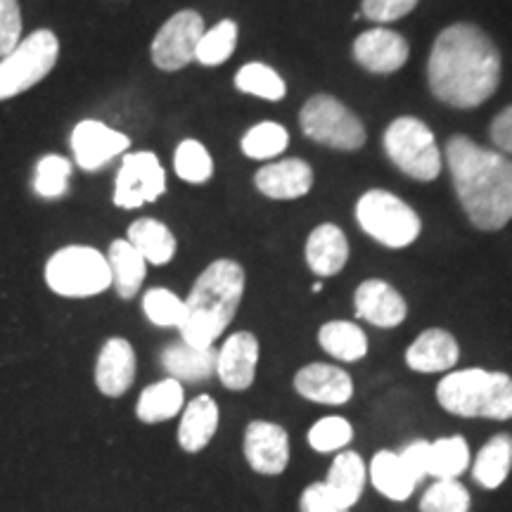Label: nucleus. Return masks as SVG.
Listing matches in <instances>:
<instances>
[{
	"instance_id": "nucleus-25",
	"label": "nucleus",
	"mask_w": 512,
	"mask_h": 512,
	"mask_svg": "<svg viewBox=\"0 0 512 512\" xmlns=\"http://www.w3.org/2000/svg\"><path fill=\"white\" fill-rule=\"evenodd\" d=\"M370 482L382 496L392 501H408L413 496L418 479L411 475L401 453L380 451L370 460Z\"/></svg>"
},
{
	"instance_id": "nucleus-6",
	"label": "nucleus",
	"mask_w": 512,
	"mask_h": 512,
	"mask_svg": "<svg viewBox=\"0 0 512 512\" xmlns=\"http://www.w3.org/2000/svg\"><path fill=\"white\" fill-rule=\"evenodd\" d=\"M384 152L396 169L415 181H434L441 174V152L432 128L415 117H399L387 126Z\"/></svg>"
},
{
	"instance_id": "nucleus-11",
	"label": "nucleus",
	"mask_w": 512,
	"mask_h": 512,
	"mask_svg": "<svg viewBox=\"0 0 512 512\" xmlns=\"http://www.w3.org/2000/svg\"><path fill=\"white\" fill-rule=\"evenodd\" d=\"M204 34V19L195 10L176 12L152 41V62L162 72H178L195 60L197 43Z\"/></svg>"
},
{
	"instance_id": "nucleus-14",
	"label": "nucleus",
	"mask_w": 512,
	"mask_h": 512,
	"mask_svg": "<svg viewBox=\"0 0 512 512\" xmlns=\"http://www.w3.org/2000/svg\"><path fill=\"white\" fill-rule=\"evenodd\" d=\"M128 145H131L128 136L114 131L102 121H81L72 133L74 159L83 171L102 169L110 159L126 152Z\"/></svg>"
},
{
	"instance_id": "nucleus-37",
	"label": "nucleus",
	"mask_w": 512,
	"mask_h": 512,
	"mask_svg": "<svg viewBox=\"0 0 512 512\" xmlns=\"http://www.w3.org/2000/svg\"><path fill=\"white\" fill-rule=\"evenodd\" d=\"M422 512H467L470 494L458 479H437L420 501Z\"/></svg>"
},
{
	"instance_id": "nucleus-7",
	"label": "nucleus",
	"mask_w": 512,
	"mask_h": 512,
	"mask_svg": "<svg viewBox=\"0 0 512 512\" xmlns=\"http://www.w3.org/2000/svg\"><path fill=\"white\" fill-rule=\"evenodd\" d=\"M46 283L60 297H95L112 287V271L98 249L72 245L50 256Z\"/></svg>"
},
{
	"instance_id": "nucleus-28",
	"label": "nucleus",
	"mask_w": 512,
	"mask_h": 512,
	"mask_svg": "<svg viewBox=\"0 0 512 512\" xmlns=\"http://www.w3.org/2000/svg\"><path fill=\"white\" fill-rule=\"evenodd\" d=\"M320 347L335 356L337 361L354 363L361 361L368 354V337L366 332L349 320H330L318 332Z\"/></svg>"
},
{
	"instance_id": "nucleus-15",
	"label": "nucleus",
	"mask_w": 512,
	"mask_h": 512,
	"mask_svg": "<svg viewBox=\"0 0 512 512\" xmlns=\"http://www.w3.org/2000/svg\"><path fill=\"white\" fill-rule=\"evenodd\" d=\"M408 41L392 29L375 27L354 41V60L373 74H394L408 62Z\"/></svg>"
},
{
	"instance_id": "nucleus-1",
	"label": "nucleus",
	"mask_w": 512,
	"mask_h": 512,
	"mask_svg": "<svg viewBox=\"0 0 512 512\" xmlns=\"http://www.w3.org/2000/svg\"><path fill=\"white\" fill-rule=\"evenodd\" d=\"M501 53L475 24H451L434 41L427 81L434 98L458 110H472L496 93L501 83Z\"/></svg>"
},
{
	"instance_id": "nucleus-8",
	"label": "nucleus",
	"mask_w": 512,
	"mask_h": 512,
	"mask_svg": "<svg viewBox=\"0 0 512 512\" xmlns=\"http://www.w3.org/2000/svg\"><path fill=\"white\" fill-rule=\"evenodd\" d=\"M60 57V41L50 29H38L0 60V100L29 91L53 72Z\"/></svg>"
},
{
	"instance_id": "nucleus-43",
	"label": "nucleus",
	"mask_w": 512,
	"mask_h": 512,
	"mask_svg": "<svg viewBox=\"0 0 512 512\" xmlns=\"http://www.w3.org/2000/svg\"><path fill=\"white\" fill-rule=\"evenodd\" d=\"M491 140H494L498 152L512 155V105L505 107L491 124Z\"/></svg>"
},
{
	"instance_id": "nucleus-30",
	"label": "nucleus",
	"mask_w": 512,
	"mask_h": 512,
	"mask_svg": "<svg viewBox=\"0 0 512 512\" xmlns=\"http://www.w3.org/2000/svg\"><path fill=\"white\" fill-rule=\"evenodd\" d=\"M512 467V437L510 434H496L484 444L475 460V482L484 489H498L510 475Z\"/></svg>"
},
{
	"instance_id": "nucleus-41",
	"label": "nucleus",
	"mask_w": 512,
	"mask_h": 512,
	"mask_svg": "<svg viewBox=\"0 0 512 512\" xmlns=\"http://www.w3.org/2000/svg\"><path fill=\"white\" fill-rule=\"evenodd\" d=\"M418 3L420 0H363L361 15H366L377 24H387L406 17L408 12L415 10Z\"/></svg>"
},
{
	"instance_id": "nucleus-42",
	"label": "nucleus",
	"mask_w": 512,
	"mask_h": 512,
	"mask_svg": "<svg viewBox=\"0 0 512 512\" xmlns=\"http://www.w3.org/2000/svg\"><path fill=\"white\" fill-rule=\"evenodd\" d=\"M299 510L302 512H349L330 496V491L325 489L323 482L306 486L302 501H299Z\"/></svg>"
},
{
	"instance_id": "nucleus-44",
	"label": "nucleus",
	"mask_w": 512,
	"mask_h": 512,
	"mask_svg": "<svg viewBox=\"0 0 512 512\" xmlns=\"http://www.w3.org/2000/svg\"><path fill=\"white\" fill-rule=\"evenodd\" d=\"M427 446H430V441H413V444H408L406 448H403L401 458L403 463H406L408 470H411V475L418 479L427 477L425 472V465H427Z\"/></svg>"
},
{
	"instance_id": "nucleus-16",
	"label": "nucleus",
	"mask_w": 512,
	"mask_h": 512,
	"mask_svg": "<svg viewBox=\"0 0 512 512\" xmlns=\"http://www.w3.org/2000/svg\"><path fill=\"white\" fill-rule=\"evenodd\" d=\"M354 306L356 316L368 320L375 328H396L408 316L406 299L380 278H370L366 283L358 285Z\"/></svg>"
},
{
	"instance_id": "nucleus-2",
	"label": "nucleus",
	"mask_w": 512,
	"mask_h": 512,
	"mask_svg": "<svg viewBox=\"0 0 512 512\" xmlns=\"http://www.w3.org/2000/svg\"><path fill=\"white\" fill-rule=\"evenodd\" d=\"M446 166L467 219L479 230H501L512 221V159L467 136L446 143Z\"/></svg>"
},
{
	"instance_id": "nucleus-20",
	"label": "nucleus",
	"mask_w": 512,
	"mask_h": 512,
	"mask_svg": "<svg viewBox=\"0 0 512 512\" xmlns=\"http://www.w3.org/2000/svg\"><path fill=\"white\" fill-rule=\"evenodd\" d=\"M460 347L451 332L425 330L406 351L408 368L415 373H446L458 363Z\"/></svg>"
},
{
	"instance_id": "nucleus-33",
	"label": "nucleus",
	"mask_w": 512,
	"mask_h": 512,
	"mask_svg": "<svg viewBox=\"0 0 512 512\" xmlns=\"http://www.w3.org/2000/svg\"><path fill=\"white\" fill-rule=\"evenodd\" d=\"M235 86H238L240 93L271 102L283 100L287 93L283 76L275 72L273 67L261 62H249L245 67H240L238 74H235Z\"/></svg>"
},
{
	"instance_id": "nucleus-21",
	"label": "nucleus",
	"mask_w": 512,
	"mask_h": 512,
	"mask_svg": "<svg viewBox=\"0 0 512 512\" xmlns=\"http://www.w3.org/2000/svg\"><path fill=\"white\" fill-rule=\"evenodd\" d=\"M349 261V242L335 223H320L306 240V264L320 278L337 275Z\"/></svg>"
},
{
	"instance_id": "nucleus-23",
	"label": "nucleus",
	"mask_w": 512,
	"mask_h": 512,
	"mask_svg": "<svg viewBox=\"0 0 512 512\" xmlns=\"http://www.w3.org/2000/svg\"><path fill=\"white\" fill-rule=\"evenodd\" d=\"M162 366L178 382H204L216 373V349H197L181 339L162 351Z\"/></svg>"
},
{
	"instance_id": "nucleus-24",
	"label": "nucleus",
	"mask_w": 512,
	"mask_h": 512,
	"mask_svg": "<svg viewBox=\"0 0 512 512\" xmlns=\"http://www.w3.org/2000/svg\"><path fill=\"white\" fill-rule=\"evenodd\" d=\"M323 484L342 508L351 510L361 498L363 486H366V463L356 451L337 453Z\"/></svg>"
},
{
	"instance_id": "nucleus-19",
	"label": "nucleus",
	"mask_w": 512,
	"mask_h": 512,
	"mask_svg": "<svg viewBox=\"0 0 512 512\" xmlns=\"http://www.w3.org/2000/svg\"><path fill=\"white\" fill-rule=\"evenodd\" d=\"M136 380V351L121 337L107 339L95 366V384L105 396H121Z\"/></svg>"
},
{
	"instance_id": "nucleus-18",
	"label": "nucleus",
	"mask_w": 512,
	"mask_h": 512,
	"mask_svg": "<svg viewBox=\"0 0 512 512\" xmlns=\"http://www.w3.org/2000/svg\"><path fill=\"white\" fill-rule=\"evenodd\" d=\"M294 389L304 399L325 403V406H342L354 396V382L342 368L328 363H311L294 375Z\"/></svg>"
},
{
	"instance_id": "nucleus-27",
	"label": "nucleus",
	"mask_w": 512,
	"mask_h": 512,
	"mask_svg": "<svg viewBox=\"0 0 512 512\" xmlns=\"http://www.w3.org/2000/svg\"><path fill=\"white\" fill-rule=\"evenodd\" d=\"M112 271V285L121 299H133L145 280L147 261L128 240H114L107 254Z\"/></svg>"
},
{
	"instance_id": "nucleus-38",
	"label": "nucleus",
	"mask_w": 512,
	"mask_h": 512,
	"mask_svg": "<svg viewBox=\"0 0 512 512\" xmlns=\"http://www.w3.org/2000/svg\"><path fill=\"white\" fill-rule=\"evenodd\" d=\"M72 178V162L60 155H48L36 164L34 190L46 200H57L69 190Z\"/></svg>"
},
{
	"instance_id": "nucleus-40",
	"label": "nucleus",
	"mask_w": 512,
	"mask_h": 512,
	"mask_svg": "<svg viewBox=\"0 0 512 512\" xmlns=\"http://www.w3.org/2000/svg\"><path fill=\"white\" fill-rule=\"evenodd\" d=\"M22 36V12L17 0H0V57L10 55Z\"/></svg>"
},
{
	"instance_id": "nucleus-3",
	"label": "nucleus",
	"mask_w": 512,
	"mask_h": 512,
	"mask_svg": "<svg viewBox=\"0 0 512 512\" xmlns=\"http://www.w3.org/2000/svg\"><path fill=\"white\" fill-rule=\"evenodd\" d=\"M245 294V271L238 261L219 259L204 268L185 299V320L178 328L185 344L197 349L214 347Z\"/></svg>"
},
{
	"instance_id": "nucleus-9",
	"label": "nucleus",
	"mask_w": 512,
	"mask_h": 512,
	"mask_svg": "<svg viewBox=\"0 0 512 512\" xmlns=\"http://www.w3.org/2000/svg\"><path fill=\"white\" fill-rule=\"evenodd\" d=\"M302 131L316 143L332 150L354 152L366 143V128L344 102L332 95H313L299 114Z\"/></svg>"
},
{
	"instance_id": "nucleus-12",
	"label": "nucleus",
	"mask_w": 512,
	"mask_h": 512,
	"mask_svg": "<svg viewBox=\"0 0 512 512\" xmlns=\"http://www.w3.org/2000/svg\"><path fill=\"white\" fill-rule=\"evenodd\" d=\"M245 458L259 475H280L290 463V437L275 422L254 420L245 434Z\"/></svg>"
},
{
	"instance_id": "nucleus-29",
	"label": "nucleus",
	"mask_w": 512,
	"mask_h": 512,
	"mask_svg": "<svg viewBox=\"0 0 512 512\" xmlns=\"http://www.w3.org/2000/svg\"><path fill=\"white\" fill-rule=\"evenodd\" d=\"M183 408V384L174 380V377H166V380L152 384L140 394L136 413L138 418L147 422V425H155V422L171 420L174 415L181 413Z\"/></svg>"
},
{
	"instance_id": "nucleus-39",
	"label": "nucleus",
	"mask_w": 512,
	"mask_h": 512,
	"mask_svg": "<svg viewBox=\"0 0 512 512\" xmlns=\"http://www.w3.org/2000/svg\"><path fill=\"white\" fill-rule=\"evenodd\" d=\"M354 439V427L349 420L332 415V418L318 420L309 430V444L318 453L344 451Z\"/></svg>"
},
{
	"instance_id": "nucleus-13",
	"label": "nucleus",
	"mask_w": 512,
	"mask_h": 512,
	"mask_svg": "<svg viewBox=\"0 0 512 512\" xmlns=\"http://www.w3.org/2000/svg\"><path fill=\"white\" fill-rule=\"evenodd\" d=\"M259 363V339L252 332H233L216 351V375L233 392H245L254 384Z\"/></svg>"
},
{
	"instance_id": "nucleus-10",
	"label": "nucleus",
	"mask_w": 512,
	"mask_h": 512,
	"mask_svg": "<svg viewBox=\"0 0 512 512\" xmlns=\"http://www.w3.org/2000/svg\"><path fill=\"white\" fill-rule=\"evenodd\" d=\"M166 190V174L152 152H133L126 155L117 174L114 204L121 209H138L155 202Z\"/></svg>"
},
{
	"instance_id": "nucleus-17",
	"label": "nucleus",
	"mask_w": 512,
	"mask_h": 512,
	"mask_svg": "<svg viewBox=\"0 0 512 512\" xmlns=\"http://www.w3.org/2000/svg\"><path fill=\"white\" fill-rule=\"evenodd\" d=\"M254 185L271 200H297L313 188V169L304 159H280L256 171Z\"/></svg>"
},
{
	"instance_id": "nucleus-26",
	"label": "nucleus",
	"mask_w": 512,
	"mask_h": 512,
	"mask_svg": "<svg viewBox=\"0 0 512 512\" xmlns=\"http://www.w3.org/2000/svg\"><path fill=\"white\" fill-rule=\"evenodd\" d=\"M128 242L138 249L147 264L164 266L174 259L176 238L162 221L157 219H138L128 228Z\"/></svg>"
},
{
	"instance_id": "nucleus-32",
	"label": "nucleus",
	"mask_w": 512,
	"mask_h": 512,
	"mask_svg": "<svg viewBox=\"0 0 512 512\" xmlns=\"http://www.w3.org/2000/svg\"><path fill=\"white\" fill-rule=\"evenodd\" d=\"M287 145H290V133L278 121H261L252 126L240 143L242 152L256 162H271L273 157L283 155Z\"/></svg>"
},
{
	"instance_id": "nucleus-35",
	"label": "nucleus",
	"mask_w": 512,
	"mask_h": 512,
	"mask_svg": "<svg viewBox=\"0 0 512 512\" xmlns=\"http://www.w3.org/2000/svg\"><path fill=\"white\" fill-rule=\"evenodd\" d=\"M174 169L178 178L192 185L207 183L214 176V162H211V155L200 140H183L176 147Z\"/></svg>"
},
{
	"instance_id": "nucleus-22",
	"label": "nucleus",
	"mask_w": 512,
	"mask_h": 512,
	"mask_svg": "<svg viewBox=\"0 0 512 512\" xmlns=\"http://www.w3.org/2000/svg\"><path fill=\"white\" fill-rule=\"evenodd\" d=\"M219 430V406L211 396L202 394L185 406L181 427H178V444L183 451L200 453L214 439Z\"/></svg>"
},
{
	"instance_id": "nucleus-31",
	"label": "nucleus",
	"mask_w": 512,
	"mask_h": 512,
	"mask_svg": "<svg viewBox=\"0 0 512 512\" xmlns=\"http://www.w3.org/2000/svg\"><path fill=\"white\" fill-rule=\"evenodd\" d=\"M470 465V446L463 437L430 441L425 472L434 479H458Z\"/></svg>"
},
{
	"instance_id": "nucleus-36",
	"label": "nucleus",
	"mask_w": 512,
	"mask_h": 512,
	"mask_svg": "<svg viewBox=\"0 0 512 512\" xmlns=\"http://www.w3.org/2000/svg\"><path fill=\"white\" fill-rule=\"evenodd\" d=\"M145 316L159 328H181L185 320V299L176 297L171 290L155 287L143 297Z\"/></svg>"
},
{
	"instance_id": "nucleus-5",
	"label": "nucleus",
	"mask_w": 512,
	"mask_h": 512,
	"mask_svg": "<svg viewBox=\"0 0 512 512\" xmlns=\"http://www.w3.org/2000/svg\"><path fill=\"white\" fill-rule=\"evenodd\" d=\"M356 221L363 233L389 249L411 247L422 233L415 209L389 190H368L356 204Z\"/></svg>"
},
{
	"instance_id": "nucleus-34",
	"label": "nucleus",
	"mask_w": 512,
	"mask_h": 512,
	"mask_svg": "<svg viewBox=\"0 0 512 512\" xmlns=\"http://www.w3.org/2000/svg\"><path fill=\"white\" fill-rule=\"evenodd\" d=\"M235 46H238V24L233 19H223L214 29H204L195 60L204 67H219L235 53Z\"/></svg>"
},
{
	"instance_id": "nucleus-4",
	"label": "nucleus",
	"mask_w": 512,
	"mask_h": 512,
	"mask_svg": "<svg viewBox=\"0 0 512 512\" xmlns=\"http://www.w3.org/2000/svg\"><path fill=\"white\" fill-rule=\"evenodd\" d=\"M437 401L460 418H512V377L484 368H465L441 377Z\"/></svg>"
}]
</instances>
